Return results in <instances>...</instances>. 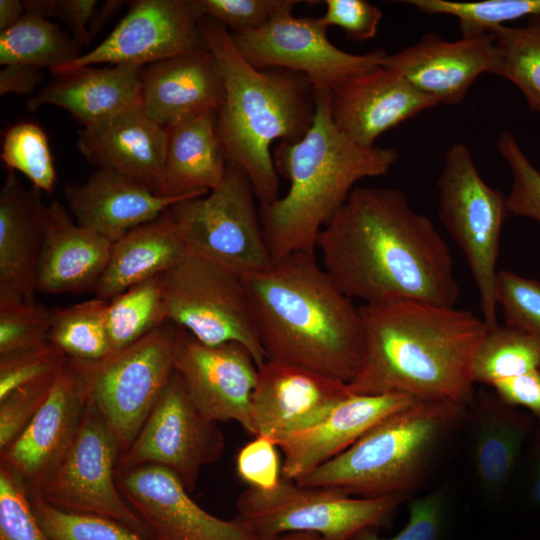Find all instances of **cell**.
Listing matches in <instances>:
<instances>
[{
	"label": "cell",
	"mask_w": 540,
	"mask_h": 540,
	"mask_svg": "<svg viewBox=\"0 0 540 540\" xmlns=\"http://www.w3.org/2000/svg\"><path fill=\"white\" fill-rule=\"evenodd\" d=\"M334 284L365 305L415 300L454 307L459 285L451 251L397 188L355 187L317 237Z\"/></svg>",
	"instance_id": "obj_1"
},
{
	"label": "cell",
	"mask_w": 540,
	"mask_h": 540,
	"mask_svg": "<svg viewBox=\"0 0 540 540\" xmlns=\"http://www.w3.org/2000/svg\"><path fill=\"white\" fill-rule=\"evenodd\" d=\"M365 346L348 387L357 395L474 402L473 364L487 333L472 312L415 300L363 305Z\"/></svg>",
	"instance_id": "obj_2"
},
{
	"label": "cell",
	"mask_w": 540,
	"mask_h": 540,
	"mask_svg": "<svg viewBox=\"0 0 540 540\" xmlns=\"http://www.w3.org/2000/svg\"><path fill=\"white\" fill-rule=\"evenodd\" d=\"M314 253L293 252L242 276L253 322L267 360L350 383L364 354L362 315Z\"/></svg>",
	"instance_id": "obj_3"
},
{
	"label": "cell",
	"mask_w": 540,
	"mask_h": 540,
	"mask_svg": "<svg viewBox=\"0 0 540 540\" xmlns=\"http://www.w3.org/2000/svg\"><path fill=\"white\" fill-rule=\"evenodd\" d=\"M315 115L296 142L273 150L277 173L289 189L273 203L259 206L265 240L273 260L298 251H315L318 235L343 206L355 184L386 175L398 159L392 148L362 147L331 117V94L314 91Z\"/></svg>",
	"instance_id": "obj_4"
},
{
	"label": "cell",
	"mask_w": 540,
	"mask_h": 540,
	"mask_svg": "<svg viewBox=\"0 0 540 540\" xmlns=\"http://www.w3.org/2000/svg\"><path fill=\"white\" fill-rule=\"evenodd\" d=\"M199 26L223 75L225 98L216 128L227 162L245 172L259 205H269L279 198L271 144L296 142L308 132L315 115L314 89L302 73L254 68L223 24L201 17Z\"/></svg>",
	"instance_id": "obj_5"
},
{
	"label": "cell",
	"mask_w": 540,
	"mask_h": 540,
	"mask_svg": "<svg viewBox=\"0 0 540 540\" xmlns=\"http://www.w3.org/2000/svg\"><path fill=\"white\" fill-rule=\"evenodd\" d=\"M465 408L448 400H416L295 482L350 496L407 495L421 482L440 442Z\"/></svg>",
	"instance_id": "obj_6"
},
{
	"label": "cell",
	"mask_w": 540,
	"mask_h": 540,
	"mask_svg": "<svg viewBox=\"0 0 540 540\" xmlns=\"http://www.w3.org/2000/svg\"><path fill=\"white\" fill-rule=\"evenodd\" d=\"M180 328L170 321L94 361L68 358L88 400L114 434L121 455L131 446L175 371Z\"/></svg>",
	"instance_id": "obj_7"
},
{
	"label": "cell",
	"mask_w": 540,
	"mask_h": 540,
	"mask_svg": "<svg viewBox=\"0 0 540 540\" xmlns=\"http://www.w3.org/2000/svg\"><path fill=\"white\" fill-rule=\"evenodd\" d=\"M407 499L394 494L352 497L336 490L297 484L282 477L270 490L248 487L236 500V518L261 540L310 532L325 540H352L365 529L388 523Z\"/></svg>",
	"instance_id": "obj_8"
},
{
	"label": "cell",
	"mask_w": 540,
	"mask_h": 540,
	"mask_svg": "<svg viewBox=\"0 0 540 540\" xmlns=\"http://www.w3.org/2000/svg\"><path fill=\"white\" fill-rule=\"evenodd\" d=\"M438 217L462 250L475 281L487 330L496 328L497 261L507 195L487 185L463 143L444 156L437 181Z\"/></svg>",
	"instance_id": "obj_9"
},
{
	"label": "cell",
	"mask_w": 540,
	"mask_h": 540,
	"mask_svg": "<svg viewBox=\"0 0 540 540\" xmlns=\"http://www.w3.org/2000/svg\"><path fill=\"white\" fill-rule=\"evenodd\" d=\"M256 201L245 172L228 162L217 188L179 201L169 211L191 252L243 276L273 262Z\"/></svg>",
	"instance_id": "obj_10"
},
{
	"label": "cell",
	"mask_w": 540,
	"mask_h": 540,
	"mask_svg": "<svg viewBox=\"0 0 540 540\" xmlns=\"http://www.w3.org/2000/svg\"><path fill=\"white\" fill-rule=\"evenodd\" d=\"M162 277L168 321L206 345L240 343L258 366L267 360L241 275L189 251Z\"/></svg>",
	"instance_id": "obj_11"
},
{
	"label": "cell",
	"mask_w": 540,
	"mask_h": 540,
	"mask_svg": "<svg viewBox=\"0 0 540 540\" xmlns=\"http://www.w3.org/2000/svg\"><path fill=\"white\" fill-rule=\"evenodd\" d=\"M294 0L257 30L230 32L234 46L254 68H280L304 74L314 91L332 92L347 80L382 66L387 53L354 54L336 47L320 17H295Z\"/></svg>",
	"instance_id": "obj_12"
},
{
	"label": "cell",
	"mask_w": 540,
	"mask_h": 540,
	"mask_svg": "<svg viewBox=\"0 0 540 540\" xmlns=\"http://www.w3.org/2000/svg\"><path fill=\"white\" fill-rule=\"evenodd\" d=\"M121 456L117 440L88 400L79 432L62 463L38 497L60 509L101 515L151 540L145 524L120 493L116 471Z\"/></svg>",
	"instance_id": "obj_13"
},
{
	"label": "cell",
	"mask_w": 540,
	"mask_h": 540,
	"mask_svg": "<svg viewBox=\"0 0 540 540\" xmlns=\"http://www.w3.org/2000/svg\"><path fill=\"white\" fill-rule=\"evenodd\" d=\"M224 446L218 422L200 412L174 371L134 442L120 456L117 470L160 466L191 493L202 467L217 462Z\"/></svg>",
	"instance_id": "obj_14"
},
{
	"label": "cell",
	"mask_w": 540,
	"mask_h": 540,
	"mask_svg": "<svg viewBox=\"0 0 540 540\" xmlns=\"http://www.w3.org/2000/svg\"><path fill=\"white\" fill-rule=\"evenodd\" d=\"M114 30L94 49L65 64L53 75L108 63L144 67L207 48L193 0H137Z\"/></svg>",
	"instance_id": "obj_15"
},
{
	"label": "cell",
	"mask_w": 540,
	"mask_h": 540,
	"mask_svg": "<svg viewBox=\"0 0 540 540\" xmlns=\"http://www.w3.org/2000/svg\"><path fill=\"white\" fill-rule=\"evenodd\" d=\"M125 501L151 540H261L236 517L218 518L201 508L167 469L143 465L116 471Z\"/></svg>",
	"instance_id": "obj_16"
},
{
	"label": "cell",
	"mask_w": 540,
	"mask_h": 540,
	"mask_svg": "<svg viewBox=\"0 0 540 540\" xmlns=\"http://www.w3.org/2000/svg\"><path fill=\"white\" fill-rule=\"evenodd\" d=\"M87 404L83 382L67 358L44 404L17 438L0 451L1 463L18 476L30 497L64 460Z\"/></svg>",
	"instance_id": "obj_17"
},
{
	"label": "cell",
	"mask_w": 540,
	"mask_h": 540,
	"mask_svg": "<svg viewBox=\"0 0 540 540\" xmlns=\"http://www.w3.org/2000/svg\"><path fill=\"white\" fill-rule=\"evenodd\" d=\"M175 371L201 413L216 422L237 421L252 434L251 399L258 365L245 346L206 345L180 328Z\"/></svg>",
	"instance_id": "obj_18"
},
{
	"label": "cell",
	"mask_w": 540,
	"mask_h": 540,
	"mask_svg": "<svg viewBox=\"0 0 540 540\" xmlns=\"http://www.w3.org/2000/svg\"><path fill=\"white\" fill-rule=\"evenodd\" d=\"M351 394L348 383L266 360L258 366L251 399L252 435L275 443L285 435L317 424Z\"/></svg>",
	"instance_id": "obj_19"
},
{
	"label": "cell",
	"mask_w": 540,
	"mask_h": 540,
	"mask_svg": "<svg viewBox=\"0 0 540 540\" xmlns=\"http://www.w3.org/2000/svg\"><path fill=\"white\" fill-rule=\"evenodd\" d=\"M382 66L401 75L439 104L461 103L477 78L494 74L496 45L493 33L447 41L435 32L383 59Z\"/></svg>",
	"instance_id": "obj_20"
},
{
	"label": "cell",
	"mask_w": 540,
	"mask_h": 540,
	"mask_svg": "<svg viewBox=\"0 0 540 540\" xmlns=\"http://www.w3.org/2000/svg\"><path fill=\"white\" fill-rule=\"evenodd\" d=\"M330 94L333 122L362 147H374L388 130L439 104L384 66L347 80Z\"/></svg>",
	"instance_id": "obj_21"
},
{
	"label": "cell",
	"mask_w": 540,
	"mask_h": 540,
	"mask_svg": "<svg viewBox=\"0 0 540 540\" xmlns=\"http://www.w3.org/2000/svg\"><path fill=\"white\" fill-rule=\"evenodd\" d=\"M224 98L223 75L208 48L142 68L140 103L147 115L165 128L203 113H217Z\"/></svg>",
	"instance_id": "obj_22"
},
{
	"label": "cell",
	"mask_w": 540,
	"mask_h": 540,
	"mask_svg": "<svg viewBox=\"0 0 540 540\" xmlns=\"http://www.w3.org/2000/svg\"><path fill=\"white\" fill-rule=\"evenodd\" d=\"M168 132L136 104L79 130L77 146L92 165L136 180L159 195Z\"/></svg>",
	"instance_id": "obj_23"
},
{
	"label": "cell",
	"mask_w": 540,
	"mask_h": 540,
	"mask_svg": "<svg viewBox=\"0 0 540 540\" xmlns=\"http://www.w3.org/2000/svg\"><path fill=\"white\" fill-rule=\"evenodd\" d=\"M402 394H351L317 424L275 441L284 455L282 477L296 481L335 458L390 414L412 404Z\"/></svg>",
	"instance_id": "obj_24"
},
{
	"label": "cell",
	"mask_w": 540,
	"mask_h": 540,
	"mask_svg": "<svg viewBox=\"0 0 540 540\" xmlns=\"http://www.w3.org/2000/svg\"><path fill=\"white\" fill-rule=\"evenodd\" d=\"M193 197L198 196H161L136 180L101 168L86 182L65 188V200L75 222L112 243L156 219L175 203Z\"/></svg>",
	"instance_id": "obj_25"
},
{
	"label": "cell",
	"mask_w": 540,
	"mask_h": 540,
	"mask_svg": "<svg viewBox=\"0 0 540 540\" xmlns=\"http://www.w3.org/2000/svg\"><path fill=\"white\" fill-rule=\"evenodd\" d=\"M112 242L80 226L57 200L46 206L37 267V291L79 294L95 290Z\"/></svg>",
	"instance_id": "obj_26"
},
{
	"label": "cell",
	"mask_w": 540,
	"mask_h": 540,
	"mask_svg": "<svg viewBox=\"0 0 540 540\" xmlns=\"http://www.w3.org/2000/svg\"><path fill=\"white\" fill-rule=\"evenodd\" d=\"M46 206L9 170L0 192V297L35 303Z\"/></svg>",
	"instance_id": "obj_27"
},
{
	"label": "cell",
	"mask_w": 540,
	"mask_h": 540,
	"mask_svg": "<svg viewBox=\"0 0 540 540\" xmlns=\"http://www.w3.org/2000/svg\"><path fill=\"white\" fill-rule=\"evenodd\" d=\"M141 66H86L54 75L27 102L35 111L44 105L58 106L83 127H88L140 103Z\"/></svg>",
	"instance_id": "obj_28"
},
{
	"label": "cell",
	"mask_w": 540,
	"mask_h": 540,
	"mask_svg": "<svg viewBox=\"0 0 540 540\" xmlns=\"http://www.w3.org/2000/svg\"><path fill=\"white\" fill-rule=\"evenodd\" d=\"M189 251L168 208L112 244L95 295L110 300L140 282L166 273Z\"/></svg>",
	"instance_id": "obj_29"
},
{
	"label": "cell",
	"mask_w": 540,
	"mask_h": 540,
	"mask_svg": "<svg viewBox=\"0 0 540 540\" xmlns=\"http://www.w3.org/2000/svg\"><path fill=\"white\" fill-rule=\"evenodd\" d=\"M216 112L167 127L161 196H202L221 183L227 159L217 133Z\"/></svg>",
	"instance_id": "obj_30"
},
{
	"label": "cell",
	"mask_w": 540,
	"mask_h": 540,
	"mask_svg": "<svg viewBox=\"0 0 540 540\" xmlns=\"http://www.w3.org/2000/svg\"><path fill=\"white\" fill-rule=\"evenodd\" d=\"M531 427L528 416L484 394L474 412L473 464L477 479L490 495L499 494L508 482Z\"/></svg>",
	"instance_id": "obj_31"
},
{
	"label": "cell",
	"mask_w": 540,
	"mask_h": 540,
	"mask_svg": "<svg viewBox=\"0 0 540 540\" xmlns=\"http://www.w3.org/2000/svg\"><path fill=\"white\" fill-rule=\"evenodd\" d=\"M80 48L57 23L26 13L0 33V64L47 68L53 74L79 57Z\"/></svg>",
	"instance_id": "obj_32"
},
{
	"label": "cell",
	"mask_w": 540,
	"mask_h": 540,
	"mask_svg": "<svg viewBox=\"0 0 540 540\" xmlns=\"http://www.w3.org/2000/svg\"><path fill=\"white\" fill-rule=\"evenodd\" d=\"M496 45L494 75L516 85L528 107L540 112V14L524 25L500 26L492 30Z\"/></svg>",
	"instance_id": "obj_33"
},
{
	"label": "cell",
	"mask_w": 540,
	"mask_h": 540,
	"mask_svg": "<svg viewBox=\"0 0 540 540\" xmlns=\"http://www.w3.org/2000/svg\"><path fill=\"white\" fill-rule=\"evenodd\" d=\"M162 275L108 300L107 329L112 351L138 341L168 322Z\"/></svg>",
	"instance_id": "obj_34"
},
{
	"label": "cell",
	"mask_w": 540,
	"mask_h": 540,
	"mask_svg": "<svg viewBox=\"0 0 540 540\" xmlns=\"http://www.w3.org/2000/svg\"><path fill=\"white\" fill-rule=\"evenodd\" d=\"M108 300L95 297L53 309L49 342L67 358L94 361L112 352L107 329Z\"/></svg>",
	"instance_id": "obj_35"
},
{
	"label": "cell",
	"mask_w": 540,
	"mask_h": 540,
	"mask_svg": "<svg viewBox=\"0 0 540 540\" xmlns=\"http://www.w3.org/2000/svg\"><path fill=\"white\" fill-rule=\"evenodd\" d=\"M538 368V342L523 330L505 323L485 334L474 359L473 379L492 387Z\"/></svg>",
	"instance_id": "obj_36"
},
{
	"label": "cell",
	"mask_w": 540,
	"mask_h": 540,
	"mask_svg": "<svg viewBox=\"0 0 540 540\" xmlns=\"http://www.w3.org/2000/svg\"><path fill=\"white\" fill-rule=\"evenodd\" d=\"M428 15H450L458 19L461 37L490 33L505 23L540 14V0H405Z\"/></svg>",
	"instance_id": "obj_37"
},
{
	"label": "cell",
	"mask_w": 540,
	"mask_h": 540,
	"mask_svg": "<svg viewBox=\"0 0 540 540\" xmlns=\"http://www.w3.org/2000/svg\"><path fill=\"white\" fill-rule=\"evenodd\" d=\"M1 159L11 171L25 175L38 190L52 193L56 171L47 136L33 122H18L4 133Z\"/></svg>",
	"instance_id": "obj_38"
},
{
	"label": "cell",
	"mask_w": 540,
	"mask_h": 540,
	"mask_svg": "<svg viewBox=\"0 0 540 540\" xmlns=\"http://www.w3.org/2000/svg\"><path fill=\"white\" fill-rule=\"evenodd\" d=\"M33 513L49 540H148L113 519L73 512L30 497Z\"/></svg>",
	"instance_id": "obj_39"
},
{
	"label": "cell",
	"mask_w": 540,
	"mask_h": 540,
	"mask_svg": "<svg viewBox=\"0 0 540 540\" xmlns=\"http://www.w3.org/2000/svg\"><path fill=\"white\" fill-rule=\"evenodd\" d=\"M53 309L0 297V356L44 346L49 342Z\"/></svg>",
	"instance_id": "obj_40"
},
{
	"label": "cell",
	"mask_w": 540,
	"mask_h": 540,
	"mask_svg": "<svg viewBox=\"0 0 540 540\" xmlns=\"http://www.w3.org/2000/svg\"><path fill=\"white\" fill-rule=\"evenodd\" d=\"M497 147L512 175L507 195L508 213L540 222V171L530 161L512 132L503 131Z\"/></svg>",
	"instance_id": "obj_41"
},
{
	"label": "cell",
	"mask_w": 540,
	"mask_h": 540,
	"mask_svg": "<svg viewBox=\"0 0 540 540\" xmlns=\"http://www.w3.org/2000/svg\"><path fill=\"white\" fill-rule=\"evenodd\" d=\"M497 302L505 323L523 330L540 345V282L508 270H500Z\"/></svg>",
	"instance_id": "obj_42"
},
{
	"label": "cell",
	"mask_w": 540,
	"mask_h": 540,
	"mask_svg": "<svg viewBox=\"0 0 540 540\" xmlns=\"http://www.w3.org/2000/svg\"><path fill=\"white\" fill-rule=\"evenodd\" d=\"M0 540H49L35 518L26 487L18 476L2 463Z\"/></svg>",
	"instance_id": "obj_43"
},
{
	"label": "cell",
	"mask_w": 540,
	"mask_h": 540,
	"mask_svg": "<svg viewBox=\"0 0 540 540\" xmlns=\"http://www.w3.org/2000/svg\"><path fill=\"white\" fill-rule=\"evenodd\" d=\"M408 521L396 535L380 537L374 528L365 529L352 540H445L449 528V510L441 491H433L408 504Z\"/></svg>",
	"instance_id": "obj_44"
},
{
	"label": "cell",
	"mask_w": 540,
	"mask_h": 540,
	"mask_svg": "<svg viewBox=\"0 0 540 540\" xmlns=\"http://www.w3.org/2000/svg\"><path fill=\"white\" fill-rule=\"evenodd\" d=\"M57 372L22 385L0 400V451L17 438L44 404Z\"/></svg>",
	"instance_id": "obj_45"
},
{
	"label": "cell",
	"mask_w": 540,
	"mask_h": 540,
	"mask_svg": "<svg viewBox=\"0 0 540 540\" xmlns=\"http://www.w3.org/2000/svg\"><path fill=\"white\" fill-rule=\"evenodd\" d=\"M294 0H193L202 17L213 19L230 32L257 30Z\"/></svg>",
	"instance_id": "obj_46"
},
{
	"label": "cell",
	"mask_w": 540,
	"mask_h": 540,
	"mask_svg": "<svg viewBox=\"0 0 540 540\" xmlns=\"http://www.w3.org/2000/svg\"><path fill=\"white\" fill-rule=\"evenodd\" d=\"M66 360V355L52 343L0 356V400L22 385L55 373Z\"/></svg>",
	"instance_id": "obj_47"
},
{
	"label": "cell",
	"mask_w": 540,
	"mask_h": 540,
	"mask_svg": "<svg viewBox=\"0 0 540 540\" xmlns=\"http://www.w3.org/2000/svg\"><path fill=\"white\" fill-rule=\"evenodd\" d=\"M277 448L269 438L256 436L239 451L236 458L237 473L249 487L270 490L280 483L282 466Z\"/></svg>",
	"instance_id": "obj_48"
},
{
	"label": "cell",
	"mask_w": 540,
	"mask_h": 540,
	"mask_svg": "<svg viewBox=\"0 0 540 540\" xmlns=\"http://www.w3.org/2000/svg\"><path fill=\"white\" fill-rule=\"evenodd\" d=\"M325 14L320 17L327 26L341 28L348 38L362 42L375 37L382 11L366 0H326Z\"/></svg>",
	"instance_id": "obj_49"
},
{
	"label": "cell",
	"mask_w": 540,
	"mask_h": 540,
	"mask_svg": "<svg viewBox=\"0 0 540 540\" xmlns=\"http://www.w3.org/2000/svg\"><path fill=\"white\" fill-rule=\"evenodd\" d=\"M22 3L26 13L59 19L80 49L89 43L88 25L97 9L96 0H26Z\"/></svg>",
	"instance_id": "obj_50"
},
{
	"label": "cell",
	"mask_w": 540,
	"mask_h": 540,
	"mask_svg": "<svg viewBox=\"0 0 540 540\" xmlns=\"http://www.w3.org/2000/svg\"><path fill=\"white\" fill-rule=\"evenodd\" d=\"M492 387L503 402L529 409L540 421V368L499 381Z\"/></svg>",
	"instance_id": "obj_51"
},
{
	"label": "cell",
	"mask_w": 540,
	"mask_h": 540,
	"mask_svg": "<svg viewBox=\"0 0 540 540\" xmlns=\"http://www.w3.org/2000/svg\"><path fill=\"white\" fill-rule=\"evenodd\" d=\"M43 78L41 68L29 65H5L0 71V95L32 93Z\"/></svg>",
	"instance_id": "obj_52"
},
{
	"label": "cell",
	"mask_w": 540,
	"mask_h": 540,
	"mask_svg": "<svg viewBox=\"0 0 540 540\" xmlns=\"http://www.w3.org/2000/svg\"><path fill=\"white\" fill-rule=\"evenodd\" d=\"M24 14L22 1L0 0V33L13 27Z\"/></svg>",
	"instance_id": "obj_53"
},
{
	"label": "cell",
	"mask_w": 540,
	"mask_h": 540,
	"mask_svg": "<svg viewBox=\"0 0 540 540\" xmlns=\"http://www.w3.org/2000/svg\"><path fill=\"white\" fill-rule=\"evenodd\" d=\"M124 3V1H107L101 6L99 11L96 9L89 25L90 38L101 29L106 21L109 20V18L117 12Z\"/></svg>",
	"instance_id": "obj_54"
},
{
	"label": "cell",
	"mask_w": 540,
	"mask_h": 540,
	"mask_svg": "<svg viewBox=\"0 0 540 540\" xmlns=\"http://www.w3.org/2000/svg\"><path fill=\"white\" fill-rule=\"evenodd\" d=\"M533 471L531 480V501L534 506L540 508V430L534 448Z\"/></svg>",
	"instance_id": "obj_55"
},
{
	"label": "cell",
	"mask_w": 540,
	"mask_h": 540,
	"mask_svg": "<svg viewBox=\"0 0 540 540\" xmlns=\"http://www.w3.org/2000/svg\"><path fill=\"white\" fill-rule=\"evenodd\" d=\"M274 540H325L318 534L310 532H290L276 537Z\"/></svg>",
	"instance_id": "obj_56"
}]
</instances>
